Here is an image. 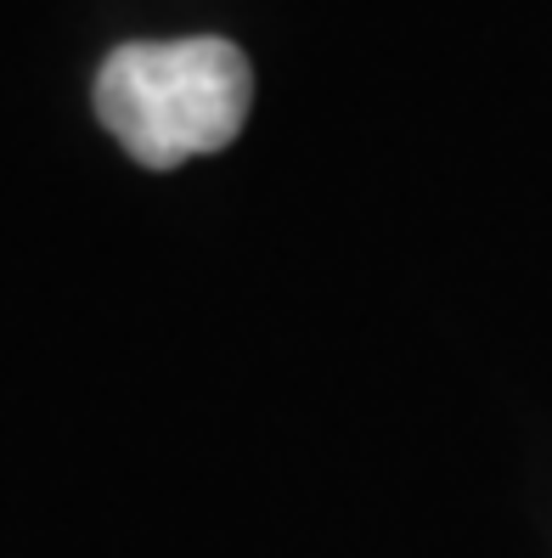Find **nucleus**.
Returning a JSON list of instances; mask_svg holds the SVG:
<instances>
[{
    "label": "nucleus",
    "mask_w": 552,
    "mask_h": 558,
    "mask_svg": "<svg viewBox=\"0 0 552 558\" xmlns=\"http://www.w3.org/2000/svg\"><path fill=\"white\" fill-rule=\"evenodd\" d=\"M254 102L248 57L232 40H136L96 69V119L142 170H175L237 142Z\"/></svg>",
    "instance_id": "obj_1"
}]
</instances>
